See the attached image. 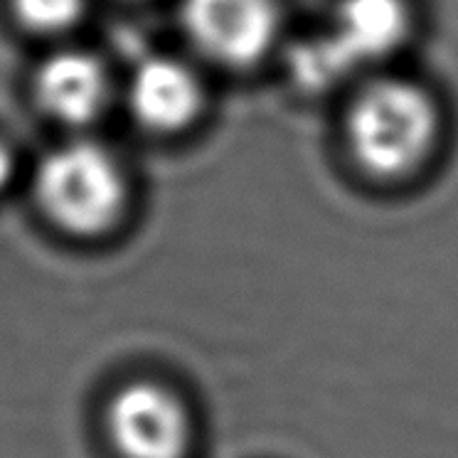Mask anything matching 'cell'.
<instances>
[{
  "label": "cell",
  "mask_w": 458,
  "mask_h": 458,
  "mask_svg": "<svg viewBox=\"0 0 458 458\" xmlns=\"http://www.w3.org/2000/svg\"><path fill=\"white\" fill-rule=\"evenodd\" d=\"M42 212L72 234H99L126 209L129 180L121 160L91 140L52 150L35 178Z\"/></svg>",
  "instance_id": "4"
},
{
  "label": "cell",
  "mask_w": 458,
  "mask_h": 458,
  "mask_svg": "<svg viewBox=\"0 0 458 458\" xmlns=\"http://www.w3.org/2000/svg\"><path fill=\"white\" fill-rule=\"evenodd\" d=\"M106 431L123 458H185L192 446L188 404L153 379H136L111 397Z\"/></svg>",
  "instance_id": "6"
},
{
  "label": "cell",
  "mask_w": 458,
  "mask_h": 458,
  "mask_svg": "<svg viewBox=\"0 0 458 458\" xmlns=\"http://www.w3.org/2000/svg\"><path fill=\"white\" fill-rule=\"evenodd\" d=\"M338 140L365 178L399 185L428 170L448 140L451 109L411 64L369 74L338 101Z\"/></svg>",
  "instance_id": "2"
},
{
  "label": "cell",
  "mask_w": 458,
  "mask_h": 458,
  "mask_svg": "<svg viewBox=\"0 0 458 458\" xmlns=\"http://www.w3.org/2000/svg\"><path fill=\"white\" fill-rule=\"evenodd\" d=\"M215 80L188 52H153L131 70L126 106L140 129L153 136H185L209 116Z\"/></svg>",
  "instance_id": "5"
},
{
  "label": "cell",
  "mask_w": 458,
  "mask_h": 458,
  "mask_svg": "<svg viewBox=\"0 0 458 458\" xmlns=\"http://www.w3.org/2000/svg\"><path fill=\"white\" fill-rule=\"evenodd\" d=\"M35 97L52 119L84 126L99 119L111 99V77L104 62L87 52H60L42 62Z\"/></svg>",
  "instance_id": "7"
},
{
  "label": "cell",
  "mask_w": 458,
  "mask_h": 458,
  "mask_svg": "<svg viewBox=\"0 0 458 458\" xmlns=\"http://www.w3.org/2000/svg\"><path fill=\"white\" fill-rule=\"evenodd\" d=\"M293 28L289 0H178L185 52L222 80L276 70Z\"/></svg>",
  "instance_id": "3"
},
{
  "label": "cell",
  "mask_w": 458,
  "mask_h": 458,
  "mask_svg": "<svg viewBox=\"0 0 458 458\" xmlns=\"http://www.w3.org/2000/svg\"><path fill=\"white\" fill-rule=\"evenodd\" d=\"M13 178V156L11 150L0 143V190L5 188Z\"/></svg>",
  "instance_id": "9"
},
{
  "label": "cell",
  "mask_w": 458,
  "mask_h": 458,
  "mask_svg": "<svg viewBox=\"0 0 458 458\" xmlns=\"http://www.w3.org/2000/svg\"><path fill=\"white\" fill-rule=\"evenodd\" d=\"M427 25L424 0H326L296 22L274 72L301 99L335 104L369 74L411 64Z\"/></svg>",
  "instance_id": "1"
},
{
  "label": "cell",
  "mask_w": 458,
  "mask_h": 458,
  "mask_svg": "<svg viewBox=\"0 0 458 458\" xmlns=\"http://www.w3.org/2000/svg\"><path fill=\"white\" fill-rule=\"evenodd\" d=\"M87 0H13V11L28 30L64 32L74 28L84 15Z\"/></svg>",
  "instance_id": "8"
}]
</instances>
